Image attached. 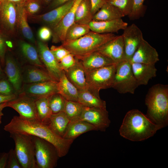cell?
<instances>
[{"mask_svg":"<svg viewBox=\"0 0 168 168\" xmlns=\"http://www.w3.org/2000/svg\"><path fill=\"white\" fill-rule=\"evenodd\" d=\"M93 16L90 0H82L76 9L74 22L89 25Z\"/></svg>","mask_w":168,"mask_h":168,"instance_id":"32","label":"cell"},{"mask_svg":"<svg viewBox=\"0 0 168 168\" xmlns=\"http://www.w3.org/2000/svg\"><path fill=\"white\" fill-rule=\"evenodd\" d=\"M23 4H17V27L23 36L33 44H36V41L28 21V16L24 7Z\"/></svg>","mask_w":168,"mask_h":168,"instance_id":"26","label":"cell"},{"mask_svg":"<svg viewBox=\"0 0 168 168\" xmlns=\"http://www.w3.org/2000/svg\"><path fill=\"white\" fill-rule=\"evenodd\" d=\"M1 2L0 1V19L1 13Z\"/></svg>","mask_w":168,"mask_h":168,"instance_id":"55","label":"cell"},{"mask_svg":"<svg viewBox=\"0 0 168 168\" xmlns=\"http://www.w3.org/2000/svg\"><path fill=\"white\" fill-rule=\"evenodd\" d=\"M57 82L50 81L22 85L20 92L35 100L58 93Z\"/></svg>","mask_w":168,"mask_h":168,"instance_id":"14","label":"cell"},{"mask_svg":"<svg viewBox=\"0 0 168 168\" xmlns=\"http://www.w3.org/2000/svg\"><path fill=\"white\" fill-rule=\"evenodd\" d=\"M84 106L78 101L65 99L63 111L71 120L80 116Z\"/></svg>","mask_w":168,"mask_h":168,"instance_id":"35","label":"cell"},{"mask_svg":"<svg viewBox=\"0 0 168 168\" xmlns=\"http://www.w3.org/2000/svg\"><path fill=\"white\" fill-rule=\"evenodd\" d=\"M13 94H16V93L8 80L3 78L0 79V94L9 95Z\"/></svg>","mask_w":168,"mask_h":168,"instance_id":"41","label":"cell"},{"mask_svg":"<svg viewBox=\"0 0 168 168\" xmlns=\"http://www.w3.org/2000/svg\"><path fill=\"white\" fill-rule=\"evenodd\" d=\"M76 60V58L70 53L63 58L59 62V64L61 70L66 72L75 64Z\"/></svg>","mask_w":168,"mask_h":168,"instance_id":"40","label":"cell"},{"mask_svg":"<svg viewBox=\"0 0 168 168\" xmlns=\"http://www.w3.org/2000/svg\"><path fill=\"white\" fill-rule=\"evenodd\" d=\"M8 158V152L0 153V168H6Z\"/></svg>","mask_w":168,"mask_h":168,"instance_id":"48","label":"cell"},{"mask_svg":"<svg viewBox=\"0 0 168 168\" xmlns=\"http://www.w3.org/2000/svg\"><path fill=\"white\" fill-rule=\"evenodd\" d=\"M161 129L140 111L133 109L125 115L119 129L120 135L132 141H141L153 136Z\"/></svg>","mask_w":168,"mask_h":168,"instance_id":"2","label":"cell"},{"mask_svg":"<svg viewBox=\"0 0 168 168\" xmlns=\"http://www.w3.org/2000/svg\"><path fill=\"white\" fill-rule=\"evenodd\" d=\"M10 133L14 141V150L22 168H37L33 136L17 133Z\"/></svg>","mask_w":168,"mask_h":168,"instance_id":"5","label":"cell"},{"mask_svg":"<svg viewBox=\"0 0 168 168\" xmlns=\"http://www.w3.org/2000/svg\"><path fill=\"white\" fill-rule=\"evenodd\" d=\"M78 102L86 107L106 108L105 101L90 90L79 91Z\"/></svg>","mask_w":168,"mask_h":168,"instance_id":"30","label":"cell"},{"mask_svg":"<svg viewBox=\"0 0 168 168\" xmlns=\"http://www.w3.org/2000/svg\"><path fill=\"white\" fill-rule=\"evenodd\" d=\"M91 12L94 15L106 2L107 0H90Z\"/></svg>","mask_w":168,"mask_h":168,"instance_id":"46","label":"cell"},{"mask_svg":"<svg viewBox=\"0 0 168 168\" xmlns=\"http://www.w3.org/2000/svg\"><path fill=\"white\" fill-rule=\"evenodd\" d=\"M7 168H22L14 149H11L8 152Z\"/></svg>","mask_w":168,"mask_h":168,"instance_id":"43","label":"cell"},{"mask_svg":"<svg viewBox=\"0 0 168 168\" xmlns=\"http://www.w3.org/2000/svg\"><path fill=\"white\" fill-rule=\"evenodd\" d=\"M159 60V55L156 49L144 39L134 54L130 62L155 65Z\"/></svg>","mask_w":168,"mask_h":168,"instance_id":"18","label":"cell"},{"mask_svg":"<svg viewBox=\"0 0 168 168\" xmlns=\"http://www.w3.org/2000/svg\"><path fill=\"white\" fill-rule=\"evenodd\" d=\"M35 100L21 93L14 99L7 102V107H11L19 114V116L25 120L38 121Z\"/></svg>","mask_w":168,"mask_h":168,"instance_id":"9","label":"cell"},{"mask_svg":"<svg viewBox=\"0 0 168 168\" xmlns=\"http://www.w3.org/2000/svg\"><path fill=\"white\" fill-rule=\"evenodd\" d=\"M117 63L85 70L86 82L90 90L100 96V91L112 87Z\"/></svg>","mask_w":168,"mask_h":168,"instance_id":"6","label":"cell"},{"mask_svg":"<svg viewBox=\"0 0 168 168\" xmlns=\"http://www.w3.org/2000/svg\"><path fill=\"white\" fill-rule=\"evenodd\" d=\"M65 100L64 98L58 93L49 97V104L52 114L63 111Z\"/></svg>","mask_w":168,"mask_h":168,"instance_id":"36","label":"cell"},{"mask_svg":"<svg viewBox=\"0 0 168 168\" xmlns=\"http://www.w3.org/2000/svg\"><path fill=\"white\" fill-rule=\"evenodd\" d=\"M7 37L0 31V62L2 66H4L5 58L7 49Z\"/></svg>","mask_w":168,"mask_h":168,"instance_id":"44","label":"cell"},{"mask_svg":"<svg viewBox=\"0 0 168 168\" xmlns=\"http://www.w3.org/2000/svg\"><path fill=\"white\" fill-rule=\"evenodd\" d=\"M7 102H5L0 104V112H2L4 108L7 107Z\"/></svg>","mask_w":168,"mask_h":168,"instance_id":"52","label":"cell"},{"mask_svg":"<svg viewBox=\"0 0 168 168\" xmlns=\"http://www.w3.org/2000/svg\"><path fill=\"white\" fill-rule=\"evenodd\" d=\"M124 16L115 7L107 2L94 15L93 21H110L121 18Z\"/></svg>","mask_w":168,"mask_h":168,"instance_id":"29","label":"cell"},{"mask_svg":"<svg viewBox=\"0 0 168 168\" xmlns=\"http://www.w3.org/2000/svg\"><path fill=\"white\" fill-rule=\"evenodd\" d=\"M76 59L75 64L64 72L66 77L79 91L90 90L86 81L85 69L80 60Z\"/></svg>","mask_w":168,"mask_h":168,"instance_id":"20","label":"cell"},{"mask_svg":"<svg viewBox=\"0 0 168 168\" xmlns=\"http://www.w3.org/2000/svg\"><path fill=\"white\" fill-rule=\"evenodd\" d=\"M19 46L23 57L31 65L45 68L40 58L37 48L33 44L22 40L19 41Z\"/></svg>","mask_w":168,"mask_h":168,"instance_id":"28","label":"cell"},{"mask_svg":"<svg viewBox=\"0 0 168 168\" xmlns=\"http://www.w3.org/2000/svg\"><path fill=\"white\" fill-rule=\"evenodd\" d=\"M71 0H53L47 6V9L50 10L59 6Z\"/></svg>","mask_w":168,"mask_h":168,"instance_id":"47","label":"cell"},{"mask_svg":"<svg viewBox=\"0 0 168 168\" xmlns=\"http://www.w3.org/2000/svg\"><path fill=\"white\" fill-rule=\"evenodd\" d=\"M107 2L117 7L124 16L129 15L132 11L133 0H107Z\"/></svg>","mask_w":168,"mask_h":168,"instance_id":"37","label":"cell"},{"mask_svg":"<svg viewBox=\"0 0 168 168\" xmlns=\"http://www.w3.org/2000/svg\"><path fill=\"white\" fill-rule=\"evenodd\" d=\"M21 73L24 83L54 81L45 69L31 65L25 67Z\"/></svg>","mask_w":168,"mask_h":168,"instance_id":"22","label":"cell"},{"mask_svg":"<svg viewBox=\"0 0 168 168\" xmlns=\"http://www.w3.org/2000/svg\"><path fill=\"white\" fill-rule=\"evenodd\" d=\"M116 36L114 33L100 34L91 30L77 39L63 42L62 45L76 58L80 59L97 51Z\"/></svg>","mask_w":168,"mask_h":168,"instance_id":"4","label":"cell"},{"mask_svg":"<svg viewBox=\"0 0 168 168\" xmlns=\"http://www.w3.org/2000/svg\"><path fill=\"white\" fill-rule=\"evenodd\" d=\"M43 6H48L53 0H40Z\"/></svg>","mask_w":168,"mask_h":168,"instance_id":"51","label":"cell"},{"mask_svg":"<svg viewBox=\"0 0 168 168\" xmlns=\"http://www.w3.org/2000/svg\"><path fill=\"white\" fill-rule=\"evenodd\" d=\"M146 116L161 128L168 124V86L161 84L150 88L146 95Z\"/></svg>","mask_w":168,"mask_h":168,"instance_id":"3","label":"cell"},{"mask_svg":"<svg viewBox=\"0 0 168 168\" xmlns=\"http://www.w3.org/2000/svg\"><path fill=\"white\" fill-rule=\"evenodd\" d=\"M3 73L0 65V79L2 78Z\"/></svg>","mask_w":168,"mask_h":168,"instance_id":"53","label":"cell"},{"mask_svg":"<svg viewBox=\"0 0 168 168\" xmlns=\"http://www.w3.org/2000/svg\"><path fill=\"white\" fill-rule=\"evenodd\" d=\"M93 130H97L94 126L86 121L77 118L70 121L63 138L74 140L81 134Z\"/></svg>","mask_w":168,"mask_h":168,"instance_id":"24","label":"cell"},{"mask_svg":"<svg viewBox=\"0 0 168 168\" xmlns=\"http://www.w3.org/2000/svg\"><path fill=\"white\" fill-rule=\"evenodd\" d=\"M138 86L130 62L124 60L117 63L112 87L120 93L133 94Z\"/></svg>","mask_w":168,"mask_h":168,"instance_id":"7","label":"cell"},{"mask_svg":"<svg viewBox=\"0 0 168 168\" xmlns=\"http://www.w3.org/2000/svg\"><path fill=\"white\" fill-rule=\"evenodd\" d=\"M35 157L37 168H54L59 157L55 147L40 138L33 136Z\"/></svg>","mask_w":168,"mask_h":168,"instance_id":"8","label":"cell"},{"mask_svg":"<svg viewBox=\"0 0 168 168\" xmlns=\"http://www.w3.org/2000/svg\"><path fill=\"white\" fill-rule=\"evenodd\" d=\"M78 118L92 124L97 130L101 131H105L110 123L106 108L84 106L81 114Z\"/></svg>","mask_w":168,"mask_h":168,"instance_id":"12","label":"cell"},{"mask_svg":"<svg viewBox=\"0 0 168 168\" xmlns=\"http://www.w3.org/2000/svg\"><path fill=\"white\" fill-rule=\"evenodd\" d=\"M27 0H0L1 2L7 1L11 2L16 4H24Z\"/></svg>","mask_w":168,"mask_h":168,"instance_id":"50","label":"cell"},{"mask_svg":"<svg viewBox=\"0 0 168 168\" xmlns=\"http://www.w3.org/2000/svg\"><path fill=\"white\" fill-rule=\"evenodd\" d=\"M79 60L85 70L98 68L116 63L97 51Z\"/></svg>","mask_w":168,"mask_h":168,"instance_id":"25","label":"cell"},{"mask_svg":"<svg viewBox=\"0 0 168 168\" xmlns=\"http://www.w3.org/2000/svg\"><path fill=\"white\" fill-rule=\"evenodd\" d=\"M82 0H75L70 10L52 29L53 43H62L64 41L67 30L74 22L76 10L78 5Z\"/></svg>","mask_w":168,"mask_h":168,"instance_id":"16","label":"cell"},{"mask_svg":"<svg viewBox=\"0 0 168 168\" xmlns=\"http://www.w3.org/2000/svg\"><path fill=\"white\" fill-rule=\"evenodd\" d=\"M36 44L40 58L45 70L55 81L58 82L64 71L58 62L45 42L39 40Z\"/></svg>","mask_w":168,"mask_h":168,"instance_id":"11","label":"cell"},{"mask_svg":"<svg viewBox=\"0 0 168 168\" xmlns=\"http://www.w3.org/2000/svg\"><path fill=\"white\" fill-rule=\"evenodd\" d=\"M38 35L39 40L44 42H46L52 38V30L49 27L44 26L39 29Z\"/></svg>","mask_w":168,"mask_h":168,"instance_id":"45","label":"cell"},{"mask_svg":"<svg viewBox=\"0 0 168 168\" xmlns=\"http://www.w3.org/2000/svg\"><path fill=\"white\" fill-rule=\"evenodd\" d=\"M58 93L67 100L78 101L79 91L68 79L64 71L57 82Z\"/></svg>","mask_w":168,"mask_h":168,"instance_id":"27","label":"cell"},{"mask_svg":"<svg viewBox=\"0 0 168 168\" xmlns=\"http://www.w3.org/2000/svg\"><path fill=\"white\" fill-rule=\"evenodd\" d=\"M49 97L41 98L35 100V101L39 120L46 124L48 123L49 119L52 114L49 104Z\"/></svg>","mask_w":168,"mask_h":168,"instance_id":"33","label":"cell"},{"mask_svg":"<svg viewBox=\"0 0 168 168\" xmlns=\"http://www.w3.org/2000/svg\"><path fill=\"white\" fill-rule=\"evenodd\" d=\"M1 2L0 31L7 37L11 36L17 28V5L11 2Z\"/></svg>","mask_w":168,"mask_h":168,"instance_id":"10","label":"cell"},{"mask_svg":"<svg viewBox=\"0 0 168 168\" xmlns=\"http://www.w3.org/2000/svg\"><path fill=\"white\" fill-rule=\"evenodd\" d=\"M3 115V114L2 112H0V124L2 123V119Z\"/></svg>","mask_w":168,"mask_h":168,"instance_id":"54","label":"cell"},{"mask_svg":"<svg viewBox=\"0 0 168 168\" xmlns=\"http://www.w3.org/2000/svg\"><path fill=\"white\" fill-rule=\"evenodd\" d=\"M5 70L7 80L12 86L16 93L19 94L22 87L21 70L16 61L11 55H6Z\"/></svg>","mask_w":168,"mask_h":168,"instance_id":"19","label":"cell"},{"mask_svg":"<svg viewBox=\"0 0 168 168\" xmlns=\"http://www.w3.org/2000/svg\"><path fill=\"white\" fill-rule=\"evenodd\" d=\"M131 63L133 74L138 86L147 85L150 79L156 76L157 70L155 65Z\"/></svg>","mask_w":168,"mask_h":168,"instance_id":"23","label":"cell"},{"mask_svg":"<svg viewBox=\"0 0 168 168\" xmlns=\"http://www.w3.org/2000/svg\"><path fill=\"white\" fill-rule=\"evenodd\" d=\"M74 1L71 0L45 13L29 16L28 19L33 22L42 24L52 30L70 10Z\"/></svg>","mask_w":168,"mask_h":168,"instance_id":"13","label":"cell"},{"mask_svg":"<svg viewBox=\"0 0 168 168\" xmlns=\"http://www.w3.org/2000/svg\"><path fill=\"white\" fill-rule=\"evenodd\" d=\"M50 49L58 63L63 58L70 53L62 45L59 46L52 45Z\"/></svg>","mask_w":168,"mask_h":168,"instance_id":"42","label":"cell"},{"mask_svg":"<svg viewBox=\"0 0 168 168\" xmlns=\"http://www.w3.org/2000/svg\"><path fill=\"white\" fill-rule=\"evenodd\" d=\"M70 120L63 111L52 114L47 124L56 134L63 138Z\"/></svg>","mask_w":168,"mask_h":168,"instance_id":"31","label":"cell"},{"mask_svg":"<svg viewBox=\"0 0 168 168\" xmlns=\"http://www.w3.org/2000/svg\"><path fill=\"white\" fill-rule=\"evenodd\" d=\"M90 31L91 30L89 25L74 22L67 30L63 42L77 39Z\"/></svg>","mask_w":168,"mask_h":168,"instance_id":"34","label":"cell"},{"mask_svg":"<svg viewBox=\"0 0 168 168\" xmlns=\"http://www.w3.org/2000/svg\"><path fill=\"white\" fill-rule=\"evenodd\" d=\"M6 131L17 133L40 138L52 144L55 147L59 157L68 153L74 141L58 135L47 124L38 121L26 120L19 116H14L4 128Z\"/></svg>","mask_w":168,"mask_h":168,"instance_id":"1","label":"cell"},{"mask_svg":"<svg viewBox=\"0 0 168 168\" xmlns=\"http://www.w3.org/2000/svg\"><path fill=\"white\" fill-rule=\"evenodd\" d=\"M97 51L116 63L125 60L124 44L122 35H116L101 46Z\"/></svg>","mask_w":168,"mask_h":168,"instance_id":"17","label":"cell"},{"mask_svg":"<svg viewBox=\"0 0 168 168\" xmlns=\"http://www.w3.org/2000/svg\"><path fill=\"white\" fill-rule=\"evenodd\" d=\"M23 5L28 17L36 15L43 6L40 0H27Z\"/></svg>","mask_w":168,"mask_h":168,"instance_id":"39","label":"cell"},{"mask_svg":"<svg viewBox=\"0 0 168 168\" xmlns=\"http://www.w3.org/2000/svg\"><path fill=\"white\" fill-rule=\"evenodd\" d=\"M17 96V95L16 94L9 95H4L0 94V104L15 99Z\"/></svg>","mask_w":168,"mask_h":168,"instance_id":"49","label":"cell"},{"mask_svg":"<svg viewBox=\"0 0 168 168\" xmlns=\"http://www.w3.org/2000/svg\"><path fill=\"white\" fill-rule=\"evenodd\" d=\"M145 0H133L132 11L128 16L130 19L134 20L142 17L144 13L145 6L143 4Z\"/></svg>","mask_w":168,"mask_h":168,"instance_id":"38","label":"cell"},{"mask_svg":"<svg viewBox=\"0 0 168 168\" xmlns=\"http://www.w3.org/2000/svg\"><path fill=\"white\" fill-rule=\"evenodd\" d=\"M123 40L125 60L130 62L136 51L144 39L142 32L135 24L127 26L121 35Z\"/></svg>","mask_w":168,"mask_h":168,"instance_id":"15","label":"cell"},{"mask_svg":"<svg viewBox=\"0 0 168 168\" xmlns=\"http://www.w3.org/2000/svg\"><path fill=\"white\" fill-rule=\"evenodd\" d=\"M89 25L91 30L100 34H106L114 33L124 30L128 24L121 18L110 21L92 20Z\"/></svg>","mask_w":168,"mask_h":168,"instance_id":"21","label":"cell"}]
</instances>
